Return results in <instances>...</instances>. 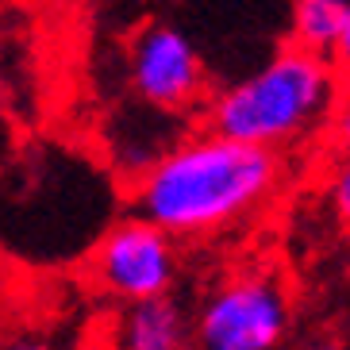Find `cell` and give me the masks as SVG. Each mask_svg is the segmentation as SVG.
<instances>
[{
	"label": "cell",
	"mask_w": 350,
	"mask_h": 350,
	"mask_svg": "<svg viewBox=\"0 0 350 350\" xmlns=\"http://www.w3.org/2000/svg\"><path fill=\"white\" fill-rule=\"evenodd\" d=\"M100 350H193L189 308L177 297L112 304L100 331Z\"/></svg>",
	"instance_id": "8992f818"
},
{
	"label": "cell",
	"mask_w": 350,
	"mask_h": 350,
	"mask_svg": "<svg viewBox=\"0 0 350 350\" xmlns=\"http://www.w3.org/2000/svg\"><path fill=\"white\" fill-rule=\"evenodd\" d=\"M285 350H350L339 335H327V331H319V335H300L293 339Z\"/></svg>",
	"instance_id": "7c38bea8"
},
{
	"label": "cell",
	"mask_w": 350,
	"mask_h": 350,
	"mask_svg": "<svg viewBox=\"0 0 350 350\" xmlns=\"http://www.w3.org/2000/svg\"><path fill=\"white\" fill-rule=\"evenodd\" d=\"M193 350H285L297 339V297L273 266L219 273L189 308Z\"/></svg>",
	"instance_id": "3957f363"
},
{
	"label": "cell",
	"mask_w": 350,
	"mask_h": 350,
	"mask_svg": "<svg viewBox=\"0 0 350 350\" xmlns=\"http://www.w3.org/2000/svg\"><path fill=\"white\" fill-rule=\"evenodd\" d=\"M181 273V243L135 212L104 227V235L85 258V278L108 304L174 297Z\"/></svg>",
	"instance_id": "277c9868"
},
{
	"label": "cell",
	"mask_w": 350,
	"mask_h": 350,
	"mask_svg": "<svg viewBox=\"0 0 350 350\" xmlns=\"http://www.w3.org/2000/svg\"><path fill=\"white\" fill-rule=\"evenodd\" d=\"M8 146H12V89L0 73V162L8 158Z\"/></svg>",
	"instance_id": "8fae6325"
},
{
	"label": "cell",
	"mask_w": 350,
	"mask_h": 350,
	"mask_svg": "<svg viewBox=\"0 0 350 350\" xmlns=\"http://www.w3.org/2000/svg\"><path fill=\"white\" fill-rule=\"evenodd\" d=\"M0 51H4V31H0Z\"/></svg>",
	"instance_id": "5bb4252c"
},
{
	"label": "cell",
	"mask_w": 350,
	"mask_h": 350,
	"mask_svg": "<svg viewBox=\"0 0 350 350\" xmlns=\"http://www.w3.org/2000/svg\"><path fill=\"white\" fill-rule=\"evenodd\" d=\"M127 81L143 108L162 116L200 112L212 93L204 58L181 27L162 20L143 23L127 39Z\"/></svg>",
	"instance_id": "5b68a950"
},
{
	"label": "cell",
	"mask_w": 350,
	"mask_h": 350,
	"mask_svg": "<svg viewBox=\"0 0 350 350\" xmlns=\"http://www.w3.org/2000/svg\"><path fill=\"white\" fill-rule=\"evenodd\" d=\"M323 196H327V208H331V216L339 219V227L350 231V150H339V158L331 162Z\"/></svg>",
	"instance_id": "ba28073f"
},
{
	"label": "cell",
	"mask_w": 350,
	"mask_h": 350,
	"mask_svg": "<svg viewBox=\"0 0 350 350\" xmlns=\"http://www.w3.org/2000/svg\"><path fill=\"white\" fill-rule=\"evenodd\" d=\"M281 181L285 154L204 127L174 139L139 170L127 181V200L135 216L150 219L177 243H208L273 204Z\"/></svg>",
	"instance_id": "6da1fadb"
},
{
	"label": "cell",
	"mask_w": 350,
	"mask_h": 350,
	"mask_svg": "<svg viewBox=\"0 0 350 350\" xmlns=\"http://www.w3.org/2000/svg\"><path fill=\"white\" fill-rule=\"evenodd\" d=\"M0 350H58L42 331H4L0 335Z\"/></svg>",
	"instance_id": "30bf717a"
},
{
	"label": "cell",
	"mask_w": 350,
	"mask_h": 350,
	"mask_svg": "<svg viewBox=\"0 0 350 350\" xmlns=\"http://www.w3.org/2000/svg\"><path fill=\"white\" fill-rule=\"evenodd\" d=\"M331 62H335V70H339L342 81H350V20H347V31L339 35V42H335V51H331Z\"/></svg>",
	"instance_id": "4fadbf2b"
},
{
	"label": "cell",
	"mask_w": 350,
	"mask_h": 350,
	"mask_svg": "<svg viewBox=\"0 0 350 350\" xmlns=\"http://www.w3.org/2000/svg\"><path fill=\"white\" fill-rule=\"evenodd\" d=\"M347 20H350V0H293L288 35H293L297 46L331 58L339 35L347 31Z\"/></svg>",
	"instance_id": "52a82bcc"
},
{
	"label": "cell",
	"mask_w": 350,
	"mask_h": 350,
	"mask_svg": "<svg viewBox=\"0 0 350 350\" xmlns=\"http://www.w3.org/2000/svg\"><path fill=\"white\" fill-rule=\"evenodd\" d=\"M327 135L335 139V146H339V150H350V81L342 85L339 104H335V112H331Z\"/></svg>",
	"instance_id": "9c48e42d"
},
{
	"label": "cell",
	"mask_w": 350,
	"mask_h": 350,
	"mask_svg": "<svg viewBox=\"0 0 350 350\" xmlns=\"http://www.w3.org/2000/svg\"><path fill=\"white\" fill-rule=\"evenodd\" d=\"M339 93L342 77L327 54L288 42L239 81L208 93L200 116L208 131L285 154L327 131Z\"/></svg>",
	"instance_id": "7a4b0ae2"
}]
</instances>
